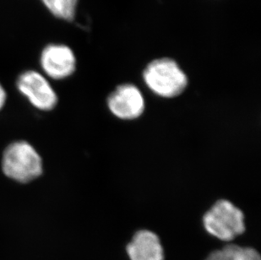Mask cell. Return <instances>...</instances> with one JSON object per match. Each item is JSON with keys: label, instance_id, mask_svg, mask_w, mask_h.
<instances>
[{"label": "cell", "instance_id": "11", "mask_svg": "<svg viewBox=\"0 0 261 260\" xmlns=\"http://www.w3.org/2000/svg\"><path fill=\"white\" fill-rule=\"evenodd\" d=\"M6 92L1 84H0V110L2 109L3 107L5 106V101H6Z\"/></svg>", "mask_w": 261, "mask_h": 260}, {"label": "cell", "instance_id": "7", "mask_svg": "<svg viewBox=\"0 0 261 260\" xmlns=\"http://www.w3.org/2000/svg\"><path fill=\"white\" fill-rule=\"evenodd\" d=\"M130 260H163V246L156 234L147 230L139 231L127 246Z\"/></svg>", "mask_w": 261, "mask_h": 260}, {"label": "cell", "instance_id": "10", "mask_svg": "<svg viewBox=\"0 0 261 260\" xmlns=\"http://www.w3.org/2000/svg\"><path fill=\"white\" fill-rule=\"evenodd\" d=\"M205 260H232V244L226 246L221 250L212 252Z\"/></svg>", "mask_w": 261, "mask_h": 260}, {"label": "cell", "instance_id": "4", "mask_svg": "<svg viewBox=\"0 0 261 260\" xmlns=\"http://www.w3.org/2000/svg\"><path fill=\"white\" fill-rule=\"evenodd\" d=\"M17 88L37 109L50 111L57 105V94L39 72L28 70L22 73L18 78Z\"/></svg>", "mask_w": 261, "mask_h": 260}, {"label": "cell", "instance_id": "1", "mask_svg": "<svg viewBox=\"0 0 261 260\" xmlns=\"http://www.w3.org/2000/svg\"><path fill=\"white\" fill-rule=\"evenodd\" d=\"M148 88L156 96L173 98L179 96L188 86V77L177 62L169 58L150 62L143 72Z\"/></svg>", "mask_w": 261, "mask_h": 260}, {"label": "cell", "instance_id": "5", "mask_svg": "<svg viewBox=\"0 0 261 260\" xmlns=\"http://www.w3.org/2000/svg\"><path fill=\"white\" fill-rule=\"evenodd\" d=\"M107 101L111 113L123 120L140 118L145 111L143 95L133 84L118 86L109 95Z\"/></svg>", "mask_w": 261, "mask_h": 260}, {"label": "cell", "instance_id": "2", "mask_svg": "<svg viewBox=\"0 0 261 260\" xmlns=\"http://www.w3.org/2000/svg\"><path fill=\"white\" fill-rule=\"evenodd\" d=\"M3 172L8 177L28 184L42 173V161L32 145L17 141L9 145L3 157Z\"/></svg>", "mask_w": 261, "mask_h": 260}, {"label": "cell", "instance_id": "3", "mask_svg": "<svg viewBox=\"0 0 261 260\" xmlns=\"http://www.w3.org/2000/svg\"><path fill=\"white\" fill-rule=\"evenodd\" d=\"M203 225L208 233L222 241H232L245 231L244 215L227 199H220L204 214Z\"/></svg>", "mask_w": 261, "mask_h": 260}, {"label": "cell", "instance_id": "9", "mask_svg": "<svg viewBox=\"0 0 261 260\" xmlns=\"http://www.w3.org/2000/svg\"><path fill=\"white\" fill-rule=\"evenodd\" d=\"M232 260H261L259 253L252 248H243L232 244Z\"/></svg>", "mask_w": 261, "mask_h": 260}, {"label": "cell", "instance_id": "6", "mask_svg": "<svg viewBox=\"0 0 261 260\" xmlns=\"http://www.w3.org/2000/svg\"><path fill=\"white\" fill-rule=\"evenodd\" d=\"M40 64L47 76L63 80L75 71L76 58L73 50L66 45L49 44L42 51Z\"/></svg>", "mask_w": 261, "mask_h": 260}, {"label": "cell", "instance_id": "8", "mask_svg": "<svg viewBox=\"0 0 261 260\" xmlns=\"http://www.w3.org/2000/svg\"><path fill=\"white\" fill-rule=\"evenodd\" d=\"M47 10L60 20H73L75 17L78 0H41Z\"/></svg>", "mask_w": 261, "mask_h": 260}]
</instances>
